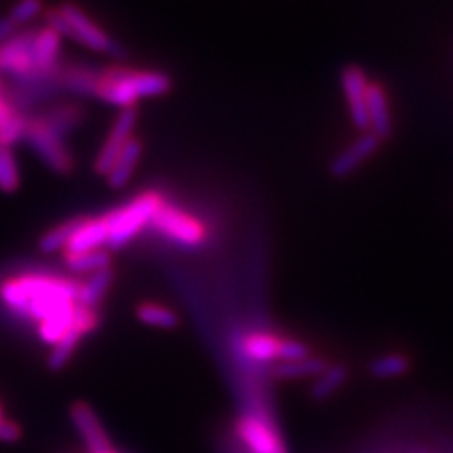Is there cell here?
Here are the masks:
<instances>
[{
  "label": "cell",
  "mask_w": 453,
  "mask_h": 453,
  "mask_svg": "<svg viewBox=\"0 0 453 453\" xmlns=\"http://www.w3.org/2000/svg\"><path fill=\"white\" fill-rule=\"evenodd\" d=\"M0 299L13 314L36 323V334L50 348L76 327L95 331L101 323L98 310L78 306V283L46 274L12 278L0 288Z\"/></svg>",
  "instance_id": "obj_1"
},
{
  "label": "cell",
  "mask_w": 453,
  "mask_h": 453,
  "mask_svg": "<svg viewBox=\"0 0 453 453\" xmlns=\"http://www.w3.org/2000/svg\"><path fill=\"white\" fill-rule=\"evenodd\" d=\"M170 78L163 73L134 70L127 66H110L96 74L93 95L103 103L121 110L134 108L140 98L168 93Z\"/></svg>",
  "instance_id": "obj_2"
},
{
  "label": "cell",
  "mask_w": 453,
  "mask_h": 453,
  "mask_svg": "<svg viewBox=\"0 0 453 453\" xmlns=\"http://www.w3.org/2000/svg\"><path fill=\"white\" fill-rule=\"evenodd\" d=\"M236 349L250 365H278L310 357V348L289 336H280L268 331H250L240 334Z\"/></svg>",
  "instance_id": "obj_3"
},
{
  "label": "cell",
  "mask_w": 453,
  "mask_h": 453,
  "mask_svg": "<svg viewBox=\"0 0 453 453\" xmlns=\"http://www.w3.org/2000/svg\"><path fill=\"white\" fill-rule=\"evenodd\" d=\"M165 204L163 196L155 191L142 193L134 201L125 204L118 210L106 214L108 223V248L110 250H121L131 240L144 229L148 223H151L155 211Z\"/></svg>",
  "instance_id": "obj_4"
},
{
  "label": "cell",
  "mask_w": 453,
  "mask_h": 453,
  "mask_svg": "<svg viewBox=\"0 0 453 453\" xmlns=\"http://www.w3.org/2000/svg\"><path fill=\"white\" fill-rule=\"evenodd\" d=\"M48 27L59 36H68L98 53H113L116 44L88 13L76 4H63L48 12Z\"/></svg>",
  "instance_id": "obj_5"
},
{
  "label": "cell",
  "mask_w": 453,
  "mask_h": 453,
  "mask_svg": "<svg viewBox=\"0 0 453 453\" xmlns=\"http://www.w3.org/2000/svg\"><path fill=\"white\" fill-rule=\"evenodd\" d=\"M25 138L31 148L38 153V157L44 161L51 170L59 174H68L74 166L73 157L63 144V136L57 134L44 118L28 119Z\"/></svg>",
  "instance_id": "obj_6"
},
{
  "label": "cell",
  "mask_w": 453,
  "mask_h": 453,
  "mask_svg": "<svg viewBox=\"0 0 453 453\" xmlns=\"http://www.w3.org/2000/svg\"><path fill=\"white\" fill-rule=\"evenodd\" d=\"M151 225L165 236L173 238L174 242L191 248L203 244L208 236L206 226L201 221L170 204H163L155 211Z\"/></svg>",
  "instance_id": "obj_7"
},
{
  "label": "cell",
  "mask_w": 453,
  "mask_h": 453,
  "mask_svg": "<svg viewBox=\"0 0 453 453\" xmlns=\"http://www.w3.org/2000/svg\"><path fill=\"white\" fill-rule=\"evenodd\" d=\"M35 33H16L0 46V73L13 78L35 80V55H33Z\"/></svg>",
  "instance_id": "obj_8"
},
{
  "label": "cell",
  "mask_w": 453,
  "mask_h": 453,
  "mask_svg": "<svg viewBox=\"0 0 453 453\" xmlns=\"http://www.w3.org/2000/svg\"><path fill=\"white\" fill-rule=\"evenodd\" d=\"M68 412H70V419H73L74 429L78 431L88 453H103L113 448L108 431L104 429L101 418L96 416L95 408L91 404L76 401L70 404Z\"/></svg>",
  "instance_id": "obj_9"
},
{
  "label": "cell",
  "mask_w": 453,
  "mask_h": 453,
  "mask_svg": "<svg viewBox=\"0 0 453 453\" xmlns=\"http://www.w3.org/2000/svg\"><path fill=\"white\" fill-rule=\"evenodd\" d=\"M136 108H129V110H121L119 118L113 123L111 131L106 138V142L103 144L101 151H98L96 159H95V170L96 174L106 176L110 173V168L113 165V161L118 159V155L121 153L123 146L129 142V138L133 136V129L136 125Z\"/></svg>",
  "instance_id": "obj_10"
},
{
  "label": "cell",
  "mask_w": 453,
  "mask_h": 453,
  "mask_svg": "<svg viewBox=\"0 0 453 453\" xmlns=\"http://www.w3.org/2000/svg\"><path fill=\"white\" fill-rule=\"evenodd\" d=\"M368 78L365 70L359 66H348L342 73V91L349 108V116L353 125L361 133H368L366 119V93H368Z\"/></svg>",
  "instance_id": "obj_11"
},
{
  "label": "cell",
  "mask_w": 453,
  "mask_h": 453,
  "mask_svg": "<svg viewBox=\"0 0 453 453\" xmlns=\"http://www.w3.org/2000/svg\"><path fill=\"white\" fill-rule=\"evenodd\" d=\"M380 144L381 140L378 136H374L372 133H363L357 140H353L344 151H340L333 159V176L346 178L348 174L356 173L363 163H366L380 150Z\"/></svg>",
  "instance_id": "obj_12"
},
{
  "label": "cell",
  "mask_w": 453,
  "mask_h": 453,
  "mask_svg": "<svg viewBox=\"0 0 453 453\" xmlns=\"http://www.w3.org/2000/svg\"><path fill=\"white\" fill-rule=\"evenodd\" d=\"M366 119H368V133H372L380 140L389 138V134L393 131L389 98H388L386 89L376 81L368 83Z\"/></svg>",
  "instance_id": "obj_13"
},
{
  "label": "cell",
  "mask_w": 453,
  "mask_h": 453,
  "mask_svg": "<svg viewBox=\"0 0 453 453\" xmlns=\"http://www.w3.org/2000/svg\"><path fill=\"white\" fill-rule=\"evenodd\" d=\"M59 51H61V36L57 35L53 28L46 27L44 31L35 33V40H33V55H35V68H36L35 80H44L55 74L57 61H59Z\"/></svg>",
  "instance_id": "obj_14"
},
{
  "label": "cell",
  "mask_w": 453,
  "mask_h": 453,
  "mask_svg": "<svg viewBox=\"0 0 453 453\" xmlns=\"http://www.w3.org/2000/svg\"><path fill=\"white\" fill-rule=\"evenodd\" d=\"M108 244V223L106 218H83L78 231L68 240L65 253H83L103 250Z\"/></svg>",
  "instance_id": "obj_15"
},
{
  "label": "cell",
  "mask_w": 453,
  "mask_h": 453,
  "mask_svg": "<svg viewBox=\"0 0 453 453\" xmlns=\"http://www.w3.org/2000/svg\"><path fill=\"white\" fill-rule=\"evenodd\" d=\"M140 157H142V142L136 136H131L129 142L123 146L121 153L118 155V159L113 161L110 173L106 174L110 188L113 189L125 188L127 183L131 181Z\"/></svg>",
  "instance_id": "obj_16"
},
{
  "label": "cell",
  "mask_w": 453,
  "mask_h": 453,
  "mask_svg": "<svg viewBox=\"0 0 453 453\" xmlns=\"http://www.w3.org/2000/svg\"><path fill=\"white\" fill-rule=\"evenodd\" d=\"M113 283V271L104 268L91 274L88 280L78 286V306L88 310H98V304L104 301L108 289Z\"/></svg>",
  "instance_id": "obj_17"
},
{
  "label": "cell",
  "mask_w": 453,
  "mask_h": 453,
  "mask_svg": "<svg viewBox=\"0 0 453 453\" xmlns=\"http://www.w3.org/2000/svg\"><path fill=\"white\" fill-rule=\"evenodd\" d=\"M329 363L319 357H304L288 363H278L273 366V374L276 380H301V378H318Z\"/></svg>",
  "instance_id": "obj_18"
},
{
  "label": "cell",
  "mask_w": 453,
  "mask_h": 453,
  "mask_svg": "<svg viewBox=\"0 0 453 453\" xmlns=\"http://www.w3.org/2000/svg\"><path fill=\"white\" fill-rule=\"evenodd\" d=\"M111 257L106 250L83 251V253H65V266L74 274H95L110 268Z\"/></svg>",
  "instance_id": "obj_19"
},
{
  "label": "cell",
  "mask_w": 453,
  "mask_h": 453,
  "mask_svg": "<svg viewBox=\"0 0 453 453\" xmlns=\"http://www.w3.org/2000/svg\"><path fill=\"white\" fill-rule=\"evenodd\" d=\"M89 333H93V331L85 329V327H76L70 331L59 344L53 346L50 349V356H48V366L51 368V371H61V368H65L66 363H70V359L74 357V353H76L81 340Z\"/></svg>",
  "instance_id": "obj_20"
},
{
  "label": "cell",
  "mask_w": 453,
  "mask_h": 453,
  "mask_svg": "<svg viewBox=\"0 0 453 453\" xmlns=\"http://www.w3.org/2000/svg\"><path fill=\"white\" fill-rule=\"evenodd\" d=\"M348 381V368L344 365H329L325 371L314 380L311 386V396L318 401L329 399Z\"/></svg>",
  "instance_id": "obj_21"
},
{
  "label": "cell",
  "mask_w": 453,
  "mask_h": 453,
  "mask_svg": "<svg viewBox=\"0 0 453 453\" xmlns=\"http://www.w3.org/2000/svg\"><path fill=\"white\" fill-rule=\"evenodd\" d=\"M410 366H412V363H410V359L404 356V353L393 351V353H384V356L372 359L371 365H368V371H371V374L374 378L391 380V378H399V376L408 374Z\"/></svg>",
  "instance_id": "obj_22"
},
{
  "label": "cell",
  "mask_w": 453,
  "mask_h": 453,
  "mask_svg": "<svg viewBox=\"0 0 453 453\" xmlns=\"http://www.w3.org/2000/svg\"><path fill=\"white\" fill-rule=\"evenodd\" d=\"M136 318L157 329H176L180 325V318L173 308L157 303H144L136 308Z\"/></svg>",
  "instance_id": "obj_23"
},
{
  "label": "cell",
  "mask_w": 453,
  "mask_h": 453,
  "mask_svg": "<svg viewBox=\"0 0 453 453\" xmlns=\"http://www.w3.org/2000/svg\"><path fill=\"white\" fill-rule=\"evenodd\" d=\"M83 218H74L61 223L55 229L48 231L44 236L40 238V251L42 253H57L66 248L68 240L73 238V234L78 231V226L81 225Z\"/></svg>",
  "instance_id": "obj_24"
},
{
  "label": "cell",
  "mask_w": 453,
  "mask_h": 453,
  "mask_svg": "<svg viewBox=\"0 0 453 453\" xmlns=\"http://www.w3.org/2000/svg\"><path fill=\"white\" fill-rule=\"evenodd\" d=\"M61 76H63V85L68 91L80 93V95H93L95 83H96V73H93V70L73 66L65 70Z\"/></svg>",
  "instance_id": "obj_25"
},
{
  "label": "cell",
  "mask_w": 453,
  "mask_h": 453,
  "mask_svg": "<svg viewBox=\"0 0 453 453\" xmlns=\"http://www.w3.org/2000/svg\"><path fill=\"white\" fill-rule=\"evenodd\" d=\"M19 188V168L10 148L0 146V189L12 193Z\"/></svg>",
  "instance_id": "obj_26"
},
{
  "label": "cell",
  "mask_w": 453,
  "mask_h": 453,
  "mask_svg": "<svg viewBox=\"0 0 453 453\" xmlns=\"http://www.w3.org/2000/svg\"><path fill=\"white\" fill-rule=\"evenodd\" d=\"M42 10H44V3H42V0H18V3L12 6L8 19L16 27L27 25L28 21H33L36 16H40Z\"/></svg>",
  "instance_id": "obj_27"
},
{
  "label": "cell",
  "mask_w": 453,
  "mask_h": 453,
  "mask_svg": "<svg viewBox=\"0 0 453 453\" xmlns=\"http://www.w3.org/2000/svg\"><path fill=\"white\" fill-rule=\"evenodd\" d=\"M16 25H13L8 18H3L0 19V46L4 44V42H8L13 35H16Z\"/></svg>",
  "instance_id": "obj_28"
},
{
  "label": "cell",
  "mask_w": 453,
  "mask_h": 453,
  "mask_svg": "<svg viewBox=\"0 0 453 453\" xmlns=\"http://www.w3.org/2000/svg\"><path fill=\"white\" fill-rule=\"evenodd\" d=\"M13 113H18V111L6 103V98L3 96V93H0V127H3L13 116Z\"/></svg>",
  "instance_id": "obj_29"
},
{
  "label": "cell",
  "mask_w": 453,
  "mask_h": 453,
  "mask_svg": "<svg viewBox=\"0 0 453 453\" xmlns=\"http://www.w3.org/2000/svg\"><path fill=\"white\" fill-rule=\"evenodd\" d=\"M8 418H6V414H4V406H3V403H0V427H3V423L6 421Z\"/></svg>",
  "instance_id": "obj_30"
},
{
  "label": "cell",
  "mask_w": 453,
  "mask_h": 453,
  "mask_svg": "<svg viewBox=\"0 0 453 453\" xmlns=\"http://www.w3.org/2000/svg\"><path fill=\"white\" fill-rule=\"evenodd\" d=\"M103 453H123V451H119L118 448H110V449H106V451H103Z\"/></svg>",
  "instance_id": "obj_31"
}]
</instances>
